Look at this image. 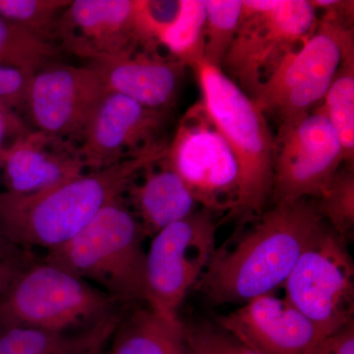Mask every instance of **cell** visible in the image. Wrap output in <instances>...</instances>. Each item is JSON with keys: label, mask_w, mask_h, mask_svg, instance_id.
I'll return each instance as SVG.
<instances>
[{"label": "cell", "mask_w": 354, "mask_h": 354, "mask_svg": "<svg viewBox=\"0 0 354 354\" xmlns=\"http://www.w3.org/2000/svg\"><path fill=\"white\" fill-rule=\"evenodd\" d=\"M60 50L57 44L0 17V65L36 72L53 62Z\"/></svg>", "instance_id": "obj_23"}, {"label": "cell", "mask_w": 354, "mask_h": 354, "mask_svg": "<svg viewBox=\"0 0 354 354\" xmlns=\"http://www.w3.org/2000/svg\"><path fill=\"white\" fill-rule=\"evenodd\" d=\"M206 7L204 60L221 69L241 22L242 0H204Z\"/></svg>", "instance_id": "obj_24"}, {"label": "cell", "mask_w": 354, "mask_h": 354, "mask_svg": "<svg viewBox=\"0 0 354 354\" xmlns=\"http://www.w3.org/2000/svg\"><path fill=\"white\" fill-rule=\"evenodd\" d=\"M318 20L308 41L281 62L252 97L279 125L318 106L342 62L354 53L353 27Z\"/></svg>", "instance_id": "obj_7"}, {"label": "cell", "mask_w": 354, "mask_h": 354, "mask_svg": "<svg viewBox=\"0 0 354 354\" xmlns=\"http://www.w3.org/2000/svg\"><path fill=\"white\" fill-rule=\"evenodd\" d=\"M104 88L146 108L171 111L183 84L186 65L157 51L139 50L125 57L88 62Z\"/></svg>", "instance_id": "obj_16"}, {"label": "cell", "mask_w": 354, "mask_h": 354, "mask_svg": "<svg viewBox=\"0 0 354 354\" xmlns=\"http://www.w3.org/2000/svg\"><path fill=\"white\" fill-rule=\"evenodd\" d=\"M23 249L18 248L10 242L4 239L3 237L0 235V262L2 261L12 258L14 256L18 255L21 252H23Z\"/></svg>", "instance_id": "obj_33"}, {"label": "cell", "mask_w": 354, "mask_h": 354, "mask_svg": "<svg viewBox=\"0 0 354 354\" xmlns=\"http://www.w3.org/2000/svg\"><path fill=\"white\" fill-rule=\"evenodd\" d=\"M124 308L88 329L53 332L25 326L0 327V354H104Z\"/></svg>", "instance_id": "obj_19"}, {"label": "cell", "mask_w": 354, "mask_h": 354, "mask_svg": "<svg viewBox=\"0 0 354 354\" xmlns=\"http://www.w3.org/2000/svg\"><path fill=\"white\" fill-rule=\"evenodd\" d=\"M106 92L88 65L53 62L35 72L25 106L38 131L77 145Z\"/></svg>", "instance_id": "obj_14"}, {"label": "cell", "mask_w": 354, "mask_h": 354, "mask_svg": "<svg viewBox=\"0 0 354 354\" xmlns=\"http://www.w3.org/2000/svg\"><path fill=\"white\" fill-rule=\"evenodd\" d=\"M324 223L311 199L278 203L241 221L195 288L216 305L245 304L283 286Z\"/></svg>", "instance_id": "obj_1"}, {"label": "cell", "mask_w": 354, "mask_h": 354, "mask_svg": "<svg viewBox=\"0 0 354 354\" xmlns=\"http://www.w3.org/2000/svg\"><path fill=\"white\" fill-rule=\"evenodd\" d=\"M165 158L201 208L234 215L239 195V165L200 102L179 121Z\"/></svg>", "instance_id": "obj_11"}, {"label": "cell", "mask_w": 354, "mask_h": 354, "mask_svg": "<svg viewBox=\"0 0 354 354\" xmlns=\"http://www.w3.org/2000/svg\"><path fill=\"white\" fill-rule=\"evenodd\" d=\"M167 152L87 171L53 187L0 196V235L24 250L46 252L73 239L106 205L127 193L144 169Z\"/></svg>", "instance_id": "obj_2"}, {"label": "cell", "mask_w": 354, "mask_h": 354, "mask_svg": "<svg viewBox=\"0 0 354 354\" xmlns=\"http://www.w3.org/2000/svg\"><path fill=\"white\" fill-rule=\"evenodd\" d=\"M319 106L337 133L344 164L354 167V53L342 62Z\"/></svg>", "instance_id": "obj_22"}, {"label": "cell", "mask_w": 354, "mask_h": 354, "mask_svg": "<svg viewBox=\"0 0 354 354\" xmlns=\"http://www.w3.org/2000/svg\"><path fill=\"white\" fill-rule=\"evenodd\" d=\"M34 258L29 250H24L12 258L0 262V298L11 285L15 277Z\"/></svg>", "instance_id": "obj_32"}, {"label": "cell", "mask_w": 354, "mask_h": 354, "mask_svg": "<svg viewBox=\"0 0 354 354\" xmlns=\"http://www.w3.org/2000/svg\"><path fill=\"white\" fill-rule=\"evenodd\" d=\"M8 192L31 194L87 171L72 142L30 130L2 160Z\"/></svg>", "instance_id": "obj_17"}, {"label": "cell", "mask_w": 354, "mask_h": 354, "mask_svg": "<svg viewBox=\"0 0 354 354\" xmlns=\"http://www.w3.org/2000/svg\"><path fill=\"white\" fill-rule=\"evenodd\" d=\"M346 243L324 221L283 286L325 337L353 322L354 266Z\"/></svg>", "instance_id": "obj_8"}, {"label": "cell", "mask_w": 354, "mask_h": 354, "mask_svg": "<svg viewBox=\"0 0 354 354\" xmlns=\"http://www.w3.org/2000/svg\"><path fill=\"white\" fill-rule=\"evenodd\" d=\"M206 7L204 0H181L171 24L160 32L158 44L171 57L192 68L204 59Z\"/></svg>", "instance_id": "obj_21"}, {"label": "cell", "mask_w": 354, "mask_h": 354, "mask_svg": "<svg viewBox=\"0 0 354 354\" xmlns=\"http://www.w3.org/2000/svg\"><path fill=\"white\" fill-rule=\"evenodd\" d=\"M216 324L262 354H309L326 337L288 298L274 292L248 300Z\"/></svg>", "instance_id": "obj_15"}, {"label": "cell", "mask_w": 354, "mask_h": 354, "mask_svg": "<svg viewBox=\"0 0 354 354\" xmlns=\"http://www.w3.org/2000/svg\"><path fill=\"white\" fill-rule=\"evenodd\" d=\"M165 157L147 165L143 178L133 181L127 191L145 236L153 237L201 208Z\"/></svg>", "instance_id": "obj_18"}, {"label": "cell", "mask_w": 354, "mask_h": 354, "mask_svg": "<svg viewBox=\"0 0 354 354\" xmlns=\"http://www.w3.org/2000/svg\"><path fill=\"white\" fill-rule=\"evenodd\" d=\"M35 72L0 65V104L10 109L25 106Z\"/></svg>", "instance_id": "obj_28"}, {"label": "cell", "mask_w": 354, "mask_h": 354, "mask_svg": "<svg viewBox=\"0 0 354 354\" xmlns=\"http://www.w3.org/2000/svg\"><path fill=\"white\" fill-rule=\"evenodd\" d=\"M316 12L320 11L318 18L330 21L346 27H353L354 2L344 0H311Z\"/></svg>", "instance_id": "obj_31"}, {"label": "cell", "mask_w": 354, "mask_h": 354, "mask_svg": "<svg viewBox=\"0 0 354 354\" xmlns=\"http://www.w3.org/2000/svg\"><path fill=\"white\" fill-rule=\"evenodd\" d=\"M29 131L16 114L0 104V164L12 147Z\"/></svg>", "instance_id": "obj_29"}, {"label": "cell", "mask_w": 354, "mask_h": 354, "mask_svg": "<svg viewBox=\"0 0 354 354\" xmlns=\"http://www.w3.org/2000/svg\"><path fill=\"white\" fill-rule=\"evenodd\" d=\"M184 354H262L249 348L218 324H183Z\"/></svg>", "instance_id": "obj_27"}, {"label": "cell", "mask_w": 354, "mask_h": 354, "mask_svg": "<svg viewBox=\"0 0 354 354\" xmlns=\"http://www.w3.org/2000/svg\"><path fill=\"white\" fill-rule=\"evenodd\" d=\"M171 111L146 108L106 92L77 144L87 171L167 152L172 138Z\"/></svg>", "instance_id": "obj_12"}, {"label": "cell", "mask_w": 354, "mask_h": 354, "mask_svg": "<svg viewBox=\"0 0 354 354\" xmlns=\"http://www.w3.org/2000/svg\"><path fill=\"white\" fill-rule=\"evenodd\" d=\"M51 41L88 62L156 51L140 18V0H74L58 16Z\"/></svg>", "instance_id": "obj_13"}, {"label": "cell", "mask_w": 354, "mask_h": 354, "mask_svg": "<svg viewBox=\"0 0 354 354\" xmlns=\"http://www.w3.org/2000/svg\"><path fill=\"white\" fill-rule=\"evenodd\" d=\"M192 68L201 92L200 104L239 165V202L232 216L245 220L271 201L274 136L267 115L223 70L204 59Z\"/></svg>", "instance_id": "obj_4"}, {"label": "cell", "mask_w": 354, "mask_h": 354, "mask_svg": "<svg viewBox=\"0 0 354 354\" xmlns=\"http://www.w3.org/2000/svg\"><path fill=\"white\" fill-rule=\"evenodd\" d=\"M214 214L205 208L153 235L146 253L145 304L169 322L196 286L216 250Z\"/></svg>", "instance_id": "obj_9"}, {"label": "cell", "mask_w": 354, "mask_h": 354, "mask_svg": "<svg viewBox=\"0 0 354 354\" xmlns=\"http://www.w3.org/2000/svg\"><path fill=\"white\" fill-rule=\"evenodd\" d=\"M69 3L68 0H0V17L51 41L53 24Z\"/></svg>", "instance_id": "obj_26"}, {"label": "cell", "mask_w": 354, "mask_h": 354, "mask_svg": "<svg viewBox=\"0 0 354 354\" xmlns=\"http://www.w3.org/2000/svg\"><path fill=\"white\" fill-rule=\"evenodd\" d=\"M309 354H354V322L324 337Z\"/></svg>", "instance_id": "obj_30"}, {"label": "cell", "mask_w": 354, "mask_h": 354, "mask_svg": "<svg viewBox=\"0 0 354 354\" xmlns=\"http://www.w3.org/2000/svg\"><path fill=\"white\" fill-rule=\"evenodd\" d=\"M316 208L330 228L348 242L354 228V167L344 164L318 199Z\"/></svg>", "instance_id": "obj_25"}, {"label": "cell", "mask_w": 354, "mask_h": 354, "mask_svg": "<svg viewBox=\"0 0 354 354\" xmlns=\"http://www.w3.org/2000/svg\"><path fill=\"white\" fill-rule=\"evenodd\" d=\"M104 353H106V351H104Z\"/></svg>", "instance_id": "obj_34"}, {"label": "cell", "mask_w": 354, "mask_h": 354, "mask_svg": "<svg viewBox=\"0 0 354 354\" xmlns=\"http://www.w3.org/2000/svg\"><path fill=\"white\" fill-rule=\"evenodd\" d=\"M104 354H184L183 323L165 320L145 304L127 307Z\"/></svg>", "instance_id": "obj_20"}, {"label": "cell", "mask_w": 354, "mask_h": 354, "mask_svg": "<svg viewBox=\"0 0 354 354\" xmlns=\"http://www.w3.org/2000/svg\"><path fill=\"white\" fill-rule=\"evenodd\" d=\"M143 228L121 198L109 203L44 261L88 281L120 306L145 304Z\"/></svg>", "instance_id": "obj_3"}, {"label": "cell", "mask_w": 354, "mask_h": 354, "mask_svg": "<svg viewBox=\"0 0 354 354\" xmlns=\"http://www.w3.org/2000/svg\"><path fill=\"white\" fill-rule=\"evenodd\" d=\"M239 29L223 73L250 97L277 67L304 46L318 27V14L307 0H242Z\"/></svg>", "instance_id": "obj_6"}, {"label": "cell", "mask_w": 354, "mask_h": 354, "mask_svg": "<svg viewBox=\"0 0 354 354\" xmlns=\"http://www.w3.org/2000/svg\"><path fill=\"white\" fill-rule=\"evenodd\" d=\"M121 308L104 291L75 274L46 261L32 260L0 298V327L77 332Z\"/></svg>", "instance_id": "obj_5"}, {"label": "cell", "mask_w": 354, "mask_h": 354, "mask_svg": "<svg viewBox=\"0 0 354 354\" xmlns=\"http://www.w3.org/2000/svg\"><path fill=\"white\" fill-rule=\"evenodd\" d=\"M344 164L337 133L320 106L279 125L271 201L318 199Z\"/></svg>", "instance_id": "obj_10"}]
</instances>
